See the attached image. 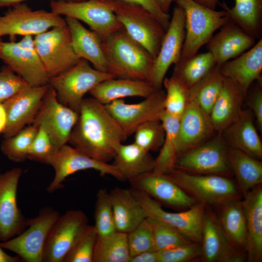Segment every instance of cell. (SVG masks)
<instances>
[{"label": "cell", "instance_id": "obj_1", "mask_svg": "<svg viewBox=\"0 0 262 262\" xmlns=\"http://www.w3.org/2000/svg\"><path fill=\"white\" fill-rule=\"evenodd\" d=\"M127 138L105 105L92 97L83 98L68 143L91 158L109 163Z\"/></svg>", "mask_w": 262, "mask_h": 262}, {"label": "cell", "instance_id": "obj_2", "mask_svg": "<svg viewBox=\"0 0 262 262\" xmlns=\"http://www.w3.org/2000/svg\"><path fill=\"white\" fill-rule=\"evenodd\" d=\"M107 72L115 78L147 82L154 58L123 28L102 41Z\"/></svg>", "mask_w": 262, "mask_h": 262}, {"label": "cell", "instance_id": "obj_3", "mask_svg": "<svg viewBox=\"0 0 262 262\" xmlns=\"http://www.w3.org/2000/svg\"><path fill=\"white\" fill-rule=\"evenodd\" d=\"M185 13V39L180 59L197 53L213 33L230 20L227 12L204 6L194 0H175Z\"/></svg>", "mask_w": 262, "mask_h": 262}, {"label": "cell", "instance_id": "obj_4", "mask_svg": "<svg viewBox=\"0 0 262 262\" xmlns=\"http://www.w3.org/2000/svg\"><path fill=\"white\" fill-rule=\"evenodd\" d=\"M127 33L153 58L156 57L166 30L149 12L122 0H104Z\"/></svg>", "mask_w": 262, "mask_h": 262}, {"label": "cell", "instance_id": "obj_5", "mask_svg": "<svg viewBox=\"0 0 262 262\" xmlns=\"http://www.w3.org/2000/svg\"><path fill=\"white\" fill-rule=\"evenodd\" d=\"M113 78H115L92 67L87 61L80 59L68 69L50 77L48 84L55 90L62 104L79 113L86 94L99 83Z\"/></svg>", "mask_w": 262, "mask_h": 262}, {"label": "cell", "instance_id": "obj_6", "mask_svg": "<svg viewBox=\"0 0 262 262\" xmlns=\"http://www.w3.org/2000/svg\"><path fill=\"white\" fill-rule=\"evenodd\" d=\"M164 175L198 202L205 205L218 206L241 197L236 183L229 177L193 174L176 168Z\"/></svg>", "mask_w": 262, "mask_h": 262}, {"label": "cell", "instance_id": "obj_7", "mask_svg": "<svg viewBox=\"0 0 262 262\" xmlns=\"http://www.w3.org/2000/svg\"><path fill=\"white\" fill-rule=\"evenodd\" d=\"M228 149V146L221 134L218 133L213 138L179 155L173 168L193 174L229 177L233 173Z\"/></svg>", "mask_w": 262, "mask_h": 262}, {"label": "cell", "instance_id": "obj_8", "mask_svg": "<svg viewBox=\"0 0 262 262\" xmlns=\"http://www.w3.org/2000/svg\"><path fill=\"white\" fill-rule=\"evenodd\" d=\"M60 215L52 208H44L37 216L27 220L26 229L7 241L0 242V246L16 254L22 261L43 262L48 237Z\"/></svg>", "mask_w": 262, "mask_h": 262}, {"label": "cell", "instance_id": "obj_9", "mask_svg": "<svg viewBox=\"0 0 262 262\" xmlns=\"http://www.w3.org/2000/svg\"><path fill=\"white\" fill-rule=\"evenodd\" d=\"M130 190L143 208L147 218L172 227L192 242L201 243L206 206L204 203L197 202L180 212H169L162 208L160 202L146 193L132 187Z\"/></svg>", "mask_w": 262, "mask_h": 262}, {"label": "cell", "instance_id": "obj_10", "mask_svg": "<svg viewBox=\"0 0 262 262\" xmlns=\"http://www.w3.org/2000/svg\"><path fill=\"white\" fill-rule=\"evenodd\" d=\"M49 5L50 11L57 15L72 17L86 23L102 41L123 28L105 0H56L50 1Z\"/></svg>", "mask_w": 262, "mask_h": 262}, {"label": "cell", "instance_id": "obj_11", "mask_svg": "<svg viewBox=\"0 0 262 262\" xmlns=\"http://www.w3.org/2000/svg\"><path fill=\"white\" fill-rule=\"evenodd\" d=\"M33 42L49 78L68 69L80 59L73 49L66 23L34 36Z\"/></svg>", "mask_w": 262, "mask_h": 262}, {"label": "cell", "instance_id": "obj_12", "mask_svg": "<svg viewBox=\"0 0 262 262\" xmlns=\"http://www.w3.org/2000/svg\"><path fill=\"white\" fill-rule=\"evenodd\" d=\"M0 59L29 85L48 84L49 77L35 48L33 36H24L18 41L3 42Z\"/></svg>", "mask_w": 262, "mask_h": 262}, {"label": "cell", "instance_id": "obj_13", "mask_svg": "<svg viewBox=\"0 0 262 262\" xmlns=\"http://www.w3.org/2000/svg\"><path fill=\"white\" fill-rule=\"evenodd\" d=\"M54 169L53 180L47 190L51 193L64 187L63 182L69 176L78 171L93 169L100 175H110L120 180H125L119 170L113 164L94 160L74 147L67 144L56 149L47 164Z\"/></svg>", "mask_w": 262, "mask_h": 262}, {"label": "cell", "instance_id": "obj_14", "mask_svg": "<svg viewBox=\"0 0 262 262\" xmlns=\"http://www.w3.org/2000/svg\"><path fill=\"white\" fill-rule=\"evenodd\" d=\"M66 23L65 18L51 11L34 10L22 2L10 7L0 16V38L5 35L34 36Z\"/></svg>", "mask_w": 262, "mask_h": 262}, {"label": "cell", "instance_id": "obj_15", "mask_svg": "<svg viewBox=\"0 0 262 262\" xmlns=\"http://www.w3.org/2000/svg\"><path fill=\"white\" fill-rule=\"evenodd\" d=\"M79 117V113L62 104L49 85L32 123L43 128L56 149L66 144Z\"/></svg>", "mask_w": 262, "mask_h": 262}, {"label": "cell", "instance_id": "obj_16", "mask_svg": "<svg viewBox=\"0 0 262 262\" xmlns=\"http://www.w3.org/2000/svg\"><path fill=\"white\" fill-rule=\"evenodd\" d=\"M185 20L184 11L176 5L147 80L156 90L162 88L168 69L180 59L185 39Z\"/></svg>", "mask_w": 262, "mask_h": 262}, {"label": "cell", "instance_id": "obj_17", "mask_svg": "<svg viewBox=\"0 0 262 262\" xmlns=\"http://www.w3.org/2000/svg\"><path fill=\"white\" fill-rule=\"evenodd\" d=\"M165 91L156 90L137 103H127L119 99L105 105L128 137L141 124L150 121H161L164 112Z\"/></svg>", "mask_w": 262, "mask_h": 262}, {"label": "cell", "instance_id": "obj_18", "mask_svg": "<svg viewBox=\"0 0 262 262\" xmlns=\"http://www.w3.org/2000/svg\"><path fill=\"white\" fill-rule=\"evenodd\" d=\"M88 222L87 216L81 210H70L60 215L48 237L43 262H63Z\"/></svg>", "mask_w": 262, "mask_h": 262}, {"label": "cell", "instance_id": "obj_19", "mask_svg": "<svg viewBox=\"0 0 262 262\" xmlns=\"http://www.w3.org/2000/svg\"><path fill=\"white\" fill-rule=\"evenodd\" d=\"M22 170L15 167L0 173V241H7L27 228V220L18 208L17 192Z\"/></svg>", "mask_w": 262, "mask_h": 262}, {"label": "cell", "instance_id": "obj_20", "mask_svg": "<svg viewBox=\"0 0 262 262\" xmlns=\"http://www.w3.org/2000/svg\"><path fill=\"white\" fill-rule=\"evenodd\" d=\"M49 87V84L27 85L3 102L7 115L4 138L12 136L32 124Z\"/></svg>", "mask_w": 262, "mask_h": 262}, {"label": "cell", "instance_id": "obj_21", "mask_svg": "<svg viewBox=\"0 0 262 262\" xmlns=\"http://www.w3.org/2000/svg\"><path fill=\"white\" fill-rule=\"evenodd\" d=\"M201 257L206 262H243L245 253L237 249L229 241L215 214L205 211L202 226Z\"/></svg>", "mask_w": 262, "mask_h": 262}, {"label": "cell", "instance_id": "obj_22", "mask_svg": "<svg viewBox=\"0 0 262 262\" xmlns=\"http://www.w3.org/2000/svg\"><path fill=\"white\" fill-rule=\"evenodd\" d=\"M132 188L175 208L188 209L198 202L164 174L151 172L129 180Z\"/></svg>", "mask_w": 262, "mask_h": 262}, {"label": "cell", "instance_id": "obj_23", "mask_svg": "<svg viewBox=\"0 0 262 262\" xmlns=\"http://www.w3.org/2000/svg\"><path fill=\"white\" fill-rule=\"evenodd\" d=\"M214 132L210 115L188 98L187 104L180 118L178 157L207 141Z\"/></svg>", "mask_w": 262, "mask_h": 262}, {"label": "cell", "instance_id": "obj_24", "mask_svg": "<svg viewBox=\"0 0 262 262\" xmlns=\"http://www.w3.org/2000/svg\"><path fill=\"white\" fill-rule=\"evenodd\" d=\"M207 43V48L220 66L248 50L255 44V39L229 20Z\"/></svg>", "mask_w": 262, "mask_h": 262}, {"label": "cell", "instance_id": "obj_25", "mask_svg": "<svg viewBox=\"0 0 262 262\" xmlns=\"http://www.w3.org/2000/svg\"><path fill=\"white\" fill-rule=\"evenodd\" d=\"M219 66L223 76L237 83L246 96L254 82L261 81L262 38L248 50Z\"/></svg>", "mask_w": 262, "mask_h": 262}, {"label": "cell", "instance_id": "obj_26", "mask_svg": "<svg viewBox=\"0 0 262 262\" xmlns=\"http://www.w3.org/2000/svg\"><path fill=\"white\" fill-rule=\"evenodd\" d=\"M242 200L247 234V261L262 260V185L253 188Z\"/></svg>", "mask_w": 262, "mask_h": 262}, {"label": "cell", "instance_id": "obj_27", "mask_svg": "<svg viewBox=\"0 0 262 262\" xmlns=\"http://www.w3.org/2000/svg\"><path fill=\"white\" fill-rule=\"evenodd\" d=\"M220 134L229 147L239 149L257 159H262V143L250 109L242 110Z\"/></svg>", "mask_w": 262, "mask_h": 262}, {"label": "cell", "instance_id": "obj_28", "mask_svg": "<svg viewBox=\"0 0 262 262\" xmlns=\"http://www.w3.org/2000/svg\"><path fill=\"white\" fill-rule=\"evenodd\" d=\"M69 31L73 49L80 59L91 63L93 67L107 72V65L102 48V41L95 32L86 28L80 21L65 17Z\"/></svg>", "mask_w": 262, "mask_h": 262}, {"label": "cell", "instance_id": "obj_29", "mask_svg": "<svg viewBox=\"0 0 262 262\" xmlns=\"http://www.w3.org/2000/svg\"><path fill=\"white\" fill-rule=\"evenodd\" d=\"M246 95L233 81L225 78L220 93L210 114L215 132L221 133L241 113Z\"/></svg>", "mask_w": 262, "mask_h": 262}, {"label": "cell", "instance_id": "obj_30", "mask_svg": "<svg viewBox=\"0 0 262 262\" xmlns=\"http://www.w3.org/2000/svg\"><path fill=\"white\" fill-rule=\"evenodd\" d=\"M109 195L117 231L128 233L147 218L130 189L115 187Z\"/></svg>", "mask_w": 262, "mask_h": 262}, {"label": "cell", "instance_id": "obj_31", "mask_svg": "<svg viewBox=\"0 0 262 262\" xmlns=\"http://www.w3.org/2000/svg\"><path fill=\"white\" fill-rule=\"evenodd\" d=\"M156 90L146 81L113 78L99 83L89 94L101 103L106 105L126 97L145 98Z\"/></svg>", "mask_w": 262, "mask_h": 262}, {"label": "cell", "instance_id": "obj_32", "mask_svg": "<svg viewBox=\"0 0 262 262\" xmlns=\"http://www.w3.org/2000/svg\"><path fill=\"white\" fill-rule=\"evenodd\" d=\"M218 207L216 216L225 234L234 247L246 253L247 234L242 200L231 199Z\"/></svg>", "mask_w": 262, "mask_h": 262}, {"label": "cell", "instance_id": "obj_33", "mask_svg": "<svg viewBox=\"0 0 262 262\" xmlns=\"http://www.w3.org/2000/svg\"><path fill=\"white\" fill-rule=\"evenodd\" d=\"M113 159V164L119 170L124 180H128L153 171L155 164V159L149 152L134 142L120 144Z\"/></svg>", "mask_w": 262, "mask_h": 262}, {"label": "cell", "instance_id": "obj_34", "mask_svg": "<svg viewBox=\"0 0 262 262\" xmlns=\"http://www.w3.org/2000/svg\"><path fill=\"white\" fill-rule=\"evenodd\" d=\"M228 156L233 175L241 194L245 196L262 183V163L246 153L228 147Z\"/></svg>", "mask_w": 262, "mask_h": 262}, {"label": "cell", "instance_id": "obj_35", "mask_svg": "<svg viewBox=\"0 0 262 262\" xmlns=\"http://www.w3.org/2000/svg\"><path fill=\"white\" fill-rule=\"evenodd\" d=\"M262 3V0H235L232 8L225 2L219 4L227 12L230 21L255 39H260Z\"/></svg>", "mask_w": 262, "mask_h": 262}, {"label": "cell", "instance_id": "obj_36", "mask_svg": "<svg viewBox=\"0 0 262 262\" xmlns=\"http://www.w3.org/2000/svg\"><path fill=\"white\" fill-rule=\"evenodd\" d=\"M161 121L165 131V137L159 154L155 159L153 172L160 174L168 173L174 168L178 158L177 142L180 118L171 115L165 111Z\"/></svg>", "mask_w": 262, "mask_h": 262}, {"label": "cell", "instance_id": "obj_37", "mask_svg": "<svg viewBox=\"0 0 262 262\" xmlns=\"http://www.w3.org/2000/svg\"><path fill=\"white\" fill-rule=\"evenodd\" d=\"M213 56L209 51L196 53L180 60L175 65L172 76L189 89L204 78L215 66Z\"/></svg>", "mask_w": 262, "mask_h": 262}, {"label": "cell", "instance_id": "obj_38", "mask_svg": "<svg viewBox=\"0 0 262 262\" xmlns=\"http://www.w3.org/2000/svg\"><path fill=\"white\" fill-rule=\"evenodd\" d=\"M224 80L220 66L216 65L204 78L188 89V98L210 115Z\"/></svg>", "mask_w": 262, "mask_h": 262}, {"label": "cell", "instance_id": "obj_39", "mask_svg": "<svg viewBox=\"0 0 262 262\" xmlns=\"http://www.w3.org/2000/svg\"><path fill=\"white\" fill-rule=\"evenodd\" d=\"M130 258L127 233L116 231L106 237H97L93 262H129Z\"/></svg>", "mask_w": 262, "mask_h": 262}, {"label": "cell", "instance_id": "obj_40", "mask_svg": "<svg viewBox=\"0 0 262 262\" xmlns=\"http://www.w3.org/2000/svg\"><path fill=\"white\" fill-rule=\"evenodd\" d=\"M37 130V127L31 124L13 136L4 138L1 143V151L11 161L25 162L28 159L29 150Z\"/></svg>", "mask_w": 262, "mask_h": 262}, {"label": "cell", "instance_id": "obj_41", "mask_svg": "<svg viewBox=\"0 0 262 262\" xmlns=\"http://www.w3.org/2000/svg\"><path fill=\"white\" fill-rule=\"evenodd\" d=\"M94 217L98 237H106L117 231L109 193L105 189H99L97 194Z\"/></svg>", "mask_w": 262, "mask_h": 262}, {"label": "cell", "instance_id": "obj_42", "mask_svg": "<svg viewBox=\"0 0 262 262\" xmlns=\"http://www.w3.org/2000/svg\"><path fill=\"white\" fill-rule=\"evenodd\" d=\"M163 85L165 88V112L180 118L188 101V89L173 76L165 78Z\"/></svg>", "mask_w": 262, "mask_h": 262}, {"label": "cell", "instance_id": "obj_43", "mask_svg": "<svg viewBox=\"0 0 262 262\" xmlns=\"http://www.w3.org/2000/svg\"><path fill=\"white\" fill-rule=\"evenodd\" d=\"M97 237L94 226L88 224L66 255L63 262H93Z\"/></svg>", "mask_w": 262, "mask_h": 262}, {"label": "cell", "instance_id": "obj_44", "mask_svg": "<svg viewBox=\"0 0 262 262\" xmlns=\"http://www.w3.org/2000/svg\"><path fill=\"white\" fill-rule=\"evenodd\" d=\"M134 143L149 152L161 147L165 137V131L161 121H150L138 126L135 131Z\"/></svg>", "mask_w": 262, "mask_h": 262}, {"label": "cell", "instance_id": "obj_45", "mask_svg": "<svg viewBox=\"0 0 262 262\" xmlns=\"http://www.w3.org/2000/svg\"><path fill=\"white\" fill-rule=\"evenodd\" d=\"M148 219L152 229L154 246L156 251L170 249L191 242L172 227L154 219Z\"/></svg>", "mask_w": 262, "mask_h": 262}, {"label": "cell", "instance_id": "obj_46", "mask_svg": "<svg viewBox=\"0 0 262 262\" xmlns=\"http://www.w3.org/2000/svg\"><path fill=\"white\" fill-rule=\"evenodd\" d=\"M127 239L131 257L144 252L155 250L151 225L147 218L127 233Z\"/></svg>", "mask_w": 262, "mask_h": 262}, {"label": "cell", "instance_id": "obj_47", "mask_svg": "<svg viewBox=\"0 0 262 262\" xmlns=\"http://www.w3.org/2000/svg\"><path fill=\"white\" fill-rule=\"evenodd\" d=\"M200 243L190 242L173 248L158 251V262H185L201 257Z\"/></svg>", "mask_w": 262, "mask_h": 262}, {"label": "cell", "instance_id": "obj_48", "mask_svg": "<svg viewBox=\"0 0 262 262\" xmlns=\"http://www.w3.org/2000/svg\"><path fill=\"white\" fill-rule=\"evenodd\" d=\"M56 149L46 131L38 127L35 136L31 144L27 158L32 161L47 164L51 155Z\"/></svg>", "mask_w": 262, "mask_h": 262}, {"label": "cell", "instance_id": "obj_49", "mask_svg": "<svg viewBox=\"0 0 262 262\" xmlns=\"http://www.w3.org/2000/svg\"><path fill=\"white\" fill-rule=\"evenodd\" d=\"M29 85L8 68L0 71V103L8 99Z\"/></svg>", "mask_w": 262, "mask_h": 262}, {"label": "cell", "instance_id": "obj_50", "mask_svg": "<svg viewBox=\"0 0 262 262\" xmlns=\"http://www.w3.org/2000/svg\"><path fill=\"white\" fill-rule=\"evenodd\" d=\"M137 4L144 8L152 14L166 30L170 20L169 14L164 11L160 0H122Z\"/></svg>", "mask_w": 262, "mask_h": 262}, {"label": "cell", "instance_id": "obj_51", "mask_svg": "<svg viewBox=\"0 0 262 262\" xmlns=\"http://www.w3.org/2000/svg\"><path fill=\"white\" fill-rule=\"evenodd\" d=\"M250 110L253 113L259 131H262V91L260 85H257L251 92L248 98Z\"/></svg>", "mask_w": 262, "mask_h": 262}, {"label": "cell", "instance_id": "obj_52", "mask_svg": "<svg viewBox=\"0 0 262 262\" xmlns=\"http://www.w3.org/2000/svg\"><path fill=\"white\" fill-rule=\"evenodd\" d=\"M129 262H158V251L144 252L131 257Z\"/></svg>", "mask_w": 262, "mask_h": 262}, {"label": "cell", "instance_id": "obj_53", "mask_svg": "<svg viewBox=\"0 0 262 262\" xmlns=\"http://www.w3.org/2000/svg\"><path fill=\"white\" fill-rule=\"evenodd\" d=\"M22 261L18 256H13L6 253L0 246V262H19Z\"/></svg>", "mask_w": 262, "mask_h": 262}, {"label": "cell", "instance_id": "obj_54", "mask_svg": "<svg viewBox=\"0 0 262 262\" xmlns=\"http://www.w3.org/2000/svg\"><path fill=\"white\" fill-rule=\"evenodd\" d=\"M7 124V115L3 102L0 103V134L3 133Z\"/></svg>", "mask_w": 262, "mask_h": 262}, {"label": "cell", "instance_id": "obj_55", "mask_svg": "<svg viewBox=\"0 0 262 262\" xmlns=\"http://www.w3.org/2000/svg\"><path fill=\"white\" fill-rule=\"evenodd\" d=\"M26 0H0V8L5 7H11L18 3L24 2Z\"/></svg>", "mask_w": 262, "mask_h": 262}, {"label": "cell", "instance_id": "obj_56", "mask_svg": "<svg viewBox=\"0 0 262 262\" xmlns=\"http://www.w3.org/2000/svg\"><path fill=\"white\" fill-rule=\"evenodd\" d=\"M196 2L208 8L215 9L219 4V0H194Z\"/></svg>", "mask_w": 262, "mask_h": 262}, {"label": "cell", "instance_id": "obj_57", "mask_svg": "<svg viewBox=\"0 0 262 262\" xmlns=\"http://www.w3.org/2000/svg\"><path fill=\"white\" fill-rule=\"evenodd\" d=\"M175 0H160L162 8L164 12L168 13L170 7Z\"/></svg>", "mask_w": 262, "mask_h": 262}, {"label": "cell", "instance_id": "obj_58", "mask_svg": "<svg viewBox=\"0 0 262 262\" xmlns=\"http://www.w3.org/2000/svg\"><path fill=\"white\" fill-rule=\"evenodd\" d=\"M2 42L3 41H2L1 38H0V53L1 49Z\"/></svg>", "mask_w": 262, "mask_h": 262}, {"label": "cell", "instance_id": "obj_59", "mask_svg": "<svg viewBox=\"0 0 262 262\" xmlns=\"http://www.w3.org/2000/svg\"><path fill=\"white\" fill-rule=\"evenodd\" d=\"M84 0H68V1L77 2V1H84Z\"/></svg>", "mask_w": 262, "mask_h": 262}]
</instances>
